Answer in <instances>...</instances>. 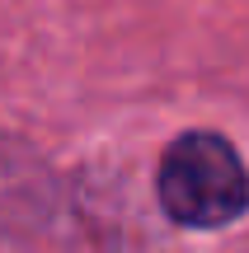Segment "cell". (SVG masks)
Returning a JSON list of instances; mask_svg holds the SVG:
<instances>
[{
  "instance_id": "obj_1",
  "label": "cell",
  "mask_w": 249,
  "mask_h": 253,
  "mask_svg": "<svg viewBox=\"0 0 249 253\" xmlns=\"http://www.w3.org/2000/svg\"><path fill=\"white\" fill-rule=\"evenodd\" d=\"M160 207L184 230H221L249 207V169L216 131H184L160 155Z\"/></svg>"
},
{
  "instance_id": "obj_2",
  "label": "cell",
  "mask_w": 249,
  "mask_h": 253,
  "mask_svg": "<svg viewBox=\"0 0 249 253\" xmlns=\"http://www.w3.org/2000/svg\"><path fill=\"white\" fill-rule=\"evenodd\" d=\"M52 173L28 141L0 131V239H19L52 216Z\"/></svg>"
}]
</instances>
